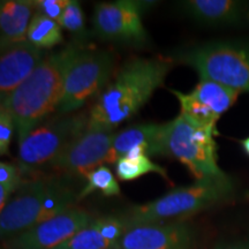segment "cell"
<instances>
[{"mask_svg":"<svg viewBox=\"0 0 249 249\" xmlns=\"http://www.w3.org/2000/svg\"><path fill=\"white\" fill-rule=\"evenodd\" d=\"M171 62L161 58H133L124 64L89 110L87 129L113 132L135 116L164 85Z\"/></svg>","mask_w":249,"mask_h":249,"instance_id":"obj_1","label":"cell"},{"mask_svg":"<svg viewBox=\"0 0 249 249\" xmlns=\"http://www.w3.org/2000/svg\"><path fill=\"white\" fill-rule=\"evenodd\" d=\"M80 49L73 43L48 55L22 85L1 102L13 114L18 143L37 124L57 112L68 67Z\"/></svg>","mask_w":249,"mask_h":249,"instance_id":"obj_2","label":"cell"},{"mask_svg":"<svg viewBox=\"0 0 249 249\" xmlns=\"http://www.w3.org/2000/svg\"><path fill=\"white\" fill-rule=\"evenodd\" d=\"M17 195L0 213V234L13 238L18 233L73 209L79 201L70 180L42 178L21 183Z\"/></svg>","mask_w":249,"mask_h":249,"instance_id":"obj_3","label":"cell"},{"mask_svg":"<svg viewBox=\"0 0 249 249\" xmlns=\"http://www.w3.org/2000/svg\"><path fill=\"white\" fill-rule=\"evenodd\" d=\"M233 192L229 177L197 180L191 186L179 187L148 203L135 205L120 218L126 229L185 218L226 200Z\"/></svg>","mask_w":249,"mask_h":249,"instance_id":"obj_4","label":"cell"},{"mask_svg":"<svg viewBox=\"0 0 249 249\" xmlns=\"http://www.w3.org/2000/svg\"><path fill=\"white\" fill-rule=\"evenodd\" d=\"M170 60L192 67L201 80L249 92V43H205L177 51Z\"/></svg>","mask_w":249,"mask_h":249,"instance_id":"obj_5","label":"cell"},{"mask_svg":"<svg viewBox=\"0 0 249 249\" xmlns=\"http://www.w3.org/2000/svg\"><path fill=\"white\" fill-rule=\"evenodd\" d=\"M214 133L216 129L196 126L179 114L176 119L166 123L165 156L186 165L196 181L226 176L217 163Z\"/></svg>","mask_w":249,"mask_h":249,"instance_id":"obj_6","label":"cell"},{"mask_svg":"<svg viewBox=\"0 0 249 249\" xmlns=\"http://www.w3.org/2000/svg\"><path fill=\"white\" fill-rule=\"evenodd\" d=\"M89 113H57L37 124L20 142L18 157L26 167L51 163L88 127Z\"/></svg>","mask_w":249,"mask_h":249,"instance_id":"obj_7","label":"cell"},{"mask_svg":"<svg viewBox=\"0 0 249 249\" xmlns=\"http://www.w3.org/2000/svg\"><path fill=\"white\" fill-rule=\"evenodd\" d=\"M114 62L107 50L81 48L68 67L57 113H74L82 107L110 80Z\"/></svg>","mask_w":249,"mask_h":249,"instance_id":"obj_8","label":"cell"},{"mask_svg":"<svg viewBox=\"0 0 249 249\" xmlns=\"http://www.w3.org/2000/svg\"><path fill=\"white\" fill-rule=\"evenodd\" d=\"M141 9L142 5L128 0L98 4L92 18L96 34L114 42L143 44L148 34L142 22Z\"/></svg>","mask_w":249,"mask_h":249,"instance_id":"obj_9","label":"cell"},{"mask_svg":"<svg viewBox=\"0 0 249 249\" xmlns=\"http://www.w3.org/2000/svg\"><path fill=\"white\" fill-rule=\"evenodd\" d=\"M114 134L112 130H88L71 142L66 148L50 163L60 172L87 176L90 171L107 163Z\"/></svg>","mask_w":249,"mask_h":249,"instance_id":"obj_10","label":"cell"},{"mask_svg":"<svg viewBox=\"0 0 249 249\" xmlns=\"http://www.w3.org/2000/svg\"><path fill=\"white\" fill-rule=\"evenodd\" d=\"M93 218L88 211L71 209L8 239V249H54L81 231Z\"/></svg>","mask_w":249,"mask_h":249,"instance_id":"obj_11","label":"cell"},{"mask_svg":"<svg viewBox=\"0 0 249 249\" xmlns=\"http://www.w3.org/2000/svg\"><path fill=\"white\" fill-rule=\"evenodd\" d=\"M194 231L183 222L155 223L128 229L114 249H193Z\"/></svg>","mask_w":249,"mask_h":249,"instance_id":"obj_12","label":"cell"},{"mask_svg":"<svg viewBox=\"0 0 249 249\" xmlns=\"http://www.w3.org/2000/svg\"><path fill=\"white\" fill-rule=\"evenodd\" d=\"M43 61V51L29 40L1 46L0 96L1 102L17 90Z\"/></svg>","mask_w":249,"mask_h":249,"instance_id":"obj_13","label":"cell"},{"mask_svg":"<svg viewBox=\"0 0 249 249\" xmlns=\"http://www.w3.org/2000/svg\"><path fill=\"white\" fill-rule=\"evenodd\" d=\"M181 6L195 21L211 27L238 26L249 22V4L234 0H189Z\"/></svg>","mask_w":249,"mask_h":249,"instance_id":"obj_14","label":"cell"},{"mask_svg":"<svg viewBox=\"0 0 249 249\" xmlns=\"http://www.w3.org/2000/svg\"><path fill=\"white\" fill-rule=\"evenodd\" d=\"M165 129L166 124H144L123 130L114 136L107 163L117 164L136 147L147 148L149 156H165Z\"/></svg>","mask_w":249,"mask_h":249,"instance_id":"obj_15","label":"cell"},{"mask_svg":"<svg viewBox=\"0 0 249 249\" xmlns=\"http://www.w3.org/2000/svg\"><path fill=\"white\" fill-rule=\"evenodd\" d=\"M126 231L120 217L93 218L88 225L54 249H114Z\"/></svg>","mask_w":249,"mask_h":249,"instance_id":"obj_16","label":"cell"},{"mask_svg":"<svg viewBox=\"0 0 249 249\" xmlns=\"http://www.w3.org/2000/svg\"><path fill=\"white\" fill-rule=\"evenodd\" d=\"M35 9V1H28V0L1 1L0 5L1 46L28 40V29Z\"/></svg>","mask_w":249,"mask_h":249,"instance_id":"obj_17","label":"cell"},{"mask_svg":"<svg viewBox=\"0 0 249 249\" xmlns=\"http://www.w3.org/2000/svg\"><path fill=\"white\" fill-rule=\"evenodd\" d=\"M191 95L214 116L220 118L234 104L240 92L213 81L201 80L191 91Z\"/></svg>","mask_w":249,"mask_h":249,"instance_id":"obj_18","label":"cell"},{"mask_svg":"<svg viewBox=\"0 0 249 249\" xmlns=\"http://www.w3.org/2000/svg\"><path fill=\"white\" fill-rule=\"evenodd\" d=\"M27 39L36 48L43 50L61 44L64 36L58 22L36 12L31 18Z\"/></svg>","mask_w":249,"mask_h":249,"instance_id":"obj_19","label":"cell"},{"mask_svg":"<svg viewBox=\"0 0 249 249\" xmlns=\"http://www.w3.org/2000/svg\"><path fill=\"white\" fill-rule=\"evenodd\" d=\"M118 179L121 181H132L148 173H157L167 178V172L164 167L150 160L149 156H141L138 158L121 157L116 164Z\"/></svg>","mask_w":249,"mask_h":249,"instance_id":"obj_20","label":"cell"},{"mask_svg":"<svg viewBox=\"0 0 249 249\" xmlns=\"http://www.w3.org/2000/svg\"><path fill=\"white\" fill-rule=\"evenodd\" d=\"M87 185L80 193L79 200H82L92 192L99 191L105 196H116L120 194V186L112 171L107 166H99L90 171L86 176Z\"/></svg>","mask_w":249,"mask_h":249,"instance_id":"obj_21","label":"cell"},{"mask_svg":"<svg viewBox=\"0 0 249 249\" xmlns=\"http://www.w3.org/2000/svg\"><path fill=\"white\" fill-rule=\"evenodd\" d=\"M59 26L71 33L80 34L85 29V15L79 1L71 0L59 21Z\"/></svg>","mask_w":249,"mask_h":249,"instance_id":"obj_22","label":"cell"},{"mask_svg":"<svg viewBox=\"0 0 249 249\" xmlns=\"http://www.w3.org/2000/svg\"><path fill=\"white\" fill-rule=\"evenodd\" d=\"M14 129H17L13 114L7 107H0V155H8L9 145L13 138Z\"/></svg>","mask_w":249,"mask_h":249,"instance_id":"obj_23","label":"cell"},{"mask_svg":"<svg viewBox=\"0 0 249 249\" xmlns=\"http://www.w3.org/2000/svg\"><path fill=\"white\" fill-rule=\"evenodd\" d=\"M70 2L71 0H38L35 1L36 12L59 23Z\"/></svg>","mask_w":249,"mask_h":249,"instance_id":"obj_24","label":"cell"},{"mask_svg":"<svg viewBox=\"0 0 249 249\" xmlns=\"http://www.w3.org/2000/svg\"><path fill=\"white\" fill-rule=\"evenodd\" d=\"M21 183V171L14 164L1 161L0 163V185H9L20 187Z\"/></svg>","mask_w":249,"mask_h":249,"instance_id":"obj_25","label":"cell"},{"mask_svg":"<svg viewBox=\"0 0 249 249\" xmlns=\"http://www.w3.org/2000/svg\"><path fill=\"white\" fill-rule=\"evenodd\" d=\"M216 249H249L248 242H236V244L220 245Z\"/></svg>","mask_w":249,"mask_h":249,"instance_id":"obj_26","label":"cell"},{"mask_svg":"<svg viewBox=\"0 0 249 249\" xmlns=\"http://www.w3.org/2000/svg\"><path fill=\"white\" fill-rule=\"evenodd\" d=\"M242 148H244V150L249 155V138L242 141Z\"/></svg>","mask_w":249,"mask_h":249,"instance_id":"obj_27","label":"cell"}]
</instances>
